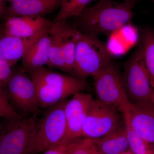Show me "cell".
<instances>
[{"label":"cell","instance_id":"6da1fadb","mask_svg":"<svg viewBox=\"0 0 154 154\" xmlns=\"http://www.w3.org/2000/svg\"><path fill=\"white\" fill-rule=\"evenodd\" d=\"M133 4L113 0H100L87 7L75 17V28L84 34L110 35L128 24L134 16Z\"/></svg>","mask_w":154,"mask_h":154},{"label":"cell","instance_id":"7a4b0ae2","mask_svg":"<svg viewBox=\"0 0 154 154\" xmlns=\"http://www.w3.org/2000/svg\"><path fill=\"white\" fill-rule=\"evenodd\" d=\"M35 86L39 107L47 109L86 89L85 80L50 71L44 67L28 73Z\"/></svg>","mask_w":154,"mask_h":154},{"label":"cell","instance_id":"3957f363","mask_svg":"<svg viewBox=\"0 0 154 154\" xmlns=\"http://www.w3.org/2000/svg\"><path fill=\"white\" fill-rule=\"evenodd\" d=\"M113 61L107 45L98 36L82 33L77 42L71 75L80 79L94 77Z\"/></svg>","mask_w":154,"mask_h":154},{"label":"cell","instance_id":"277c9868","mask_svg":"<svg viewBox=\"0 0 154 154\" xmlns=\"http://www.w3.org/2000/svg\"><path fill=\"white\" fill-rule=\"evenodd\" d=\"M1 123L0 154H30L36 134V116L5 118Z\"/></svg>","mask_w":154,"mask_h":154},{"label":"cell","instance_id":"5b68a950","mask_svg":"<svg viewBox=\"0 0 154 154\" xmlns=\"http://www.w3.org/2000/svg\"><path fill=\"white\" fill-rule=\"evenodd\" d=\"M123 67L122 80L130 103L140 104L151 102L154 89L151 85L141 43L125 62Z\"/></svg>","mask_w":154,"mask_h":154},{"label":"cell","instance_id":"8992f818","mask_svg":"<svg viewBox=\"0 0 154 154\" xmlns=\"http://www.w3.org/2000/svg\"><path fill=\"white\" fill-rule=\"evenodd\" d=\"M67 100L47 108L37 120L35 137L30 154H37L59 144L66 131L64 108Z\"/></svg>","mask_w":154,"mask_h":154},{"label":"cell","instance_id":"52a82bcc","mask_svg":"<svg viewBox=\"0 0 154 154\" xmlns=\"http://www.w3.org/2000/svg\"><path fill=\"white\" fill-rule=\"evenodd\" d=\"M97 99L111 105L123 114L130 104L118 66L111 62L94 77Z\"/></svg>","mask_w":154,"mask_h":154},{"label":"cell","instance_id":"ba28073f","mask_svg":"<svg viewBox=\"0 0 154 154\" xmlns=\"http://www.w3.org/2000/svg\"><path fill=\"white\" fill-rule=\"evenodd\" d=\"M125 125L121 113L113 106L95 99L83 124L81 137L99 138Z\"/></svg>","mask_w":154,"mask_h":154},{"label":"cell","instance_id":"9c48e42d","mask_svg":"<svg viewBox=\"0 0 154 154\" xmlns=\"http://www.w3.org/2000/svg\"><path fill=\"white\" fill-rule=\"evenodd\" d=\"M6 86L8 99L21 116H36L40 107L31 78L22 72L13 73Z\"/></svg>","mask_w":154,"mask_h":154},{"label":"cell","instance_id":"30bf717a","mask_svg":"<svg viewBox=\"0 0 154 154\" xmlns=\"http://www.w3.org/2000/svg\"><path fill=\"white\" fill-rule=\"evenodd\" d=\"M72 96L70 100H67L65 106L66 131L59 144L81 137L83 124L95 100L91 94L82 92Z\"/></svg>","mask_w":154,"mask_h":154},{"label":"cell","instance_id":"8fae6325","mask_svg":"<svg viewBox=\"0 0 154 154\" xmlns=\"http://www.w3.org/2000/svg\"><path fill=\"white\" fill-rule=\"evenodd\" d=\"M122 115L124 121L154 150V106L152 102L130 103Z\"/></svg>","mask_w":154,"mask_h":154},{"label":"cell","instance_id":"7c38bea8","mask_svg":"<svg viewBox=\"0 0 154 154\" xmlns=\"http://www.w3.org/2000/svg\"><path fill=\"white\" fill-rule=\"evenodd\" d=\"M53 21L44 17L22 16L7 19L4 25L5 35L29 38L48 31Z\"/></svg>","mask_w":154,"mask_h":154},{"label":"cell","instance_id":"4fadbf2b","mask_svg":"<svg viewBox=\"0 0 154 154\" xmlns=\"http://www.w3.org/2000/svg\"><path fill=\"white\" fill-rule=\"evenodd\" d=\"M62 0H16L5 13L7 19L22 16L42 17L59 9Z\"/></svg>","mask_w":154,"mask_h":154},{"label":"cell","instance_id":"5bb4252c","mask_svg":"<svg viewBox=\"0 0 154 154\" xmlns=\"http://www.w3.org/2000/svg\"><path fill=\"white\" fill-rule=\"evenodd\" d=\"M48 31L29 38L4 35L0 38V57L13 66L22 58L36 40Z\"/></svg>","mask_w":154,"mask_h":154},{"label":"cell","instance_id":"9a60e30c","mask_svg":"<svg viewBox=\"0 0 154 154\" xmlns=\"http://www.w3.org/2000/svg\"><path fill=\"white\" fill-rule=\"evenodd\" d=\"M50 47L51 38L48 31L36 40L22 57L24 70L29 73L47 65Z\"/></svg>","mask_w":154,"mask_h":154},{"label":"cell","instance_id":"2e32d148","mask_svg":"<svg viewBox=\"0 0 154 154\" xmlns=\"http://www.w3.org/2000/svg\"><path fill=\"white\" fill-rule=\"evenodd\" d=\"M57 22L61 35L66 72L71 74L74 66L77 42L82 32L75 27L69 25L66 20Z\"/></svg>","mask_w":154,"mask_h":154},{"label":"cell","instance_id":"e0dca14e","mask_svg":"<svg viewBox=\"0 0 154 154\" xmlns=\"http://www.w3.org/2000/svg\"><path fill=\"white\" fill-rule=\"evenodd\" d=\"M91 139L102 154H121L129 151L125 125L102 137Z\"/></svg>","mask_w":154,"mask_h":154},{"label":"cell","instance_id":"ac0fdd59","mask_svg":"<svg viewBox=\"0 0 154 154\" xmlns=\"http://www.w3.org/2000/svg\"><path fill=\"white\" fill-rule=\"evenodd\" d=\"M51 47L49 61L47 65L50 68L58 69L66 72L61 35L57 22H54L49 30Z\"/></svg>","mask_w":154,"mask_h":154},{"label":"cell","instance_id":"d6986e66","mask_svg":"<svg viewBox=\"0 0 154 154\" xmlns=\"http://www.w3.org/2000/svg\"><path fill=\"white\" fill-rule=\"evenodd\" d=\"M144 60L149 76L152 88L154 89V31L149 28L143 30L142 36Z\"/></svg>","mask_w":154,"mask_h":154},{"label":"cell","instance_id":"ffe728a7","mask_svg":"<svg viewBox=\"0 0 154 154\" xmlns=\"http://www.w3.org/2000/svg\"><path fill=\"white\" fill-rule=\"evenodd\" d=\"M94 0H62L53 22H57L76 17Z\"/></svg>","mask_w":154,"mask_h":154},{"label":"cell","instance_id":"44dd1931","mask_svg":"<svg viewBox=\"0 0 154 154\" xmlns=\"http://www.w3.org/2000/svg\"><path fill=\"white\" fill-rule=\"evenodd\" d=\"M63 144L66 154H102L91 139L80 137Z\"/></svg>","mask_w":154,"mask_h":154},{"label":"cell","instance_id":"7402d4cb","mask_svg":"<svg viewBox=\"0 0 154 154\" xmlns=\"http://www.w3.org/2000/svg\"><path fill=\"white\" fill-rule=\"evenodd\" d=\"M125 124L130 151L134 154H154V150L148 144L137 134L125 121Z\"/></svg>","mask_w":154,"mask_h":154},{"label":"cell","instance_id":"603a6c76","mask_svg":"<svg viewBox=\"0 0 154 154\" xmlns=\"http://www.w3.org/2000/svg\"><path fill=\"white\" fill-rule=\"evenodd\" d=\"M6 92L0 86V118H11L20 116L9 103Z\"/></svg>","mask_w":154,"mask_h":154},{"label":"cell","instance_id":"cb8c5ba5","mask_svg":"<svg viewBox=\"0 0 154 154\" xmlns=\"http://www.w3.org/2000/svg\"><path fill=\"white\" fill-rule=\"evenodd\" d=\"M11 65L6 60L0 57V86H6L13 75Z\"/></svg>","mask_w":154,"mask_h":154},{"label":"cell","instance_id":"d4e9b609","mask_svg":"<svg viewBox=\"0 0 154 154\" xmlns=\"http://www.w3.org/2000/svg\"><path fill=\"white\" fill-rule=\"evenodd\" d=\"M43 154H66L63 144H59L45 151Z\"/></svg>","mask_w":154,"mask_h":154},{"label":"cell","instance_id":"484cf974","mask_svg":"<svg viewBox=\"0 0 154 154\" xmlns=\"http://www.w3.org/2000/svg\"><path fill=\"white\" fill-rule=\"evenodd\" d=\"M5 0H0V15L5 13Z\"/></svg>","mask_w":154,"mask_h":154},{"label":"cell","instance_id":"4316f807","mask_svg":"<svg viewBox=\"0 0 154 154\" xmlns=\"http://www.w3.org/2000/svg\"><path fill=\"white\" fill-rule=\"evenodd\" d=\"M5 35L4 33V25H0V38H2Z\"/></svg>","mask_w":154,"mask_h":154},{"label":"cell","instance_id":"83f0119b","mask_svg":"<svg viewBox=\"0 0 154 154\" xmlns=\"http://www.w3.org/2000/svg\"><path fill=\"white\" fill-rule=\"evenodd\" d=\"M137 1H138V0H124V2L131 3V4L134 5V3Z\"/></svg>","mask_w":154,"mask_h":154},{"label":"cell","instance_id":"f1b7e54d","mask_svg":"<svg viewBox=\"0 0 154 154\" xmlns=\"http://www.w3.org/2000/svg\"><path fill=\"white\" fill-rule=\"evenodd\" d=\"M151 100L152 104H153L154 106V90L153 91L151 95Z\"/></svg>","mask_w":154,"mask_h":154},{"label":"cell","instance_id":"f546056e","mask_svg":"<svg viewBox=\"0 0 154 154\" xmlns=\"http://www.w3.org/2000/svg\"><path fill=\"white\" fill-rule=\"evenodd\" d=\"M121 154H134L133 153H132L130 151H127L125 152L122 153Z\"/></svg>","mask_w":154,"mask_h":154},{"label":"cell","instance_id":"4dcf8cb0","mask_svg":"<svg viewBox=\"0 0 154 154\" xmlns=\"http://www.w3.org/2000/svg\"><path fill=\"white\" fill-rule=\"evenodd\" d=\"M8 1H9V2H14V1H16V0H8Z\"/></svg>","mask_w":154,"mask_h":154},{"label":"cell","instance_id":"1f68e13d","mask_svg":"<svg viewBox=\"0 0 154 154\" xmlns=\"http://www.w3.org/2000/svg\"><path fill=\"white\" fill-rule=\"evenodd\" d=\"M152 2L153 4L154 7V0H152Z\"/></svg>","mask_w":154,"mask_h":154},{"label":"cell","instance_id":"d6a6232c","mask_svg":"<svg viewBox=\"0 0 154 154\" xmlns=\"http://www.w3.org/2000/svg\"><path fill=\"white\" fill-rule=\"evenodd\" d=\"M0 130H1V123H0Z\"/></svg>","mask_w":154,"mask_h":154}]
</instances>
